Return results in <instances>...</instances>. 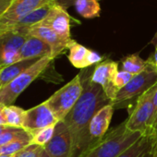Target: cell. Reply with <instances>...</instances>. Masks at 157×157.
I'll return each instance as SVG.
<instances>
[{"label":"cell","instance_id":"e0dca14e","mask_svg":"<svg viewBox=\"0 0 157 157\" xmlns=\"http://www.w3.org/2000/svg\"><path fill=\"white\" fill-rule=\"evenodd\" d=\"M38 59L39 58L18 61L0 68V89L11 82L14 78H16L24 70L29 68L32 65H33Z\"/></svg>","mask_w":157,"mask_h":157},{"label":"cell","instance_id":"1f68e13d","mask_svg":"<svg viewBox=\"0 0 157 157\" xmlns=\"http://www.w3.org/2000/svg\"><path fill=\"white\" fill-rule=\"evenodd\" d=\"M5 107L6 105L0 103V125H6L7 124V120H6V116H5Z\"/></svg>","mask_w":157,"mask_h":157},{"label":"cell","instance_id":"277c9868","mask_svg":"<svg viewBox=\"0 0 157 157\" xmlns=\"http://www.w3.org/2000/svg\"><path fill=\"white\" fill-rule=\"evenodd\" d=\"M157 84V72L147 64L146 68L138 75H135L132 80L121 90L118 91L112 105L115 109L125 108L135 103L139 97L144 94Z\"/></svg>","mask_w":157,"mask_h":157},{"label":"cell","instance_id":"836d02e7","mask_svg":"<svg viewBox=\"0 0 157 157\" xmlns=\"http://www.w3.org/2000/svg\"><path fill=\"white\" fill-rule=\"evenodd\" d=\"M10 126H6V125H0V135H1Z\"/></svg>","mask_w":157,"mask_h":157},{"label":"cell","instance_id":"7c38bea8","mask_svg":"<svg viewBox=\"0 0 157 157\" xmlns=\"http://www.w3.org/2000/svg\"><path fill=\"white\" fill-rule=\"evenodd\" d=\"M71 21H73V19L67 13V10L56 3L47 17L41 23L51 28L64 40L72 42L73 40L71 39L70 34Z\"/></svg>","mask_w":157,"mask_h":157},{"label":"cell","instance_id":"ffe728a7","mask_svg":"<svg viewBox=\"0 0 157 157\" xmlns=\"http://www.w3.org/2000/svg\"><path fill=\"white\" fill-rule=\"evenodd\" d=\"M74 7L78 14L84 19L100 17L101 7L99 0H75Z\"/></svg>","mask_w":157,"mask_h":157},{"label":"cell","instance_id":"d6a6232c","mask_svg":"<svg viewBox=\"0 0 157 157\" xmlns=\"http://www.w3.org/2000/svg\"><path fill=\"white\" fill-rule=\"evenodd\" d=\"M151 156V157H157V135L153 136V142H152Z\"/></svg>","mask_w":157,"mask_h":157},{"label":"cell","instance_id":"7a4b0ae2","mask_svg":"<svg viewBox=\"0 0 157 157\" xmlns=\"http://www.w3.org/2000/svg\"><path fill=\"white\" fill-rule=\"evenodd\" d=\"M140 137V133L129 131L124 120L108 130L103 139L94 143L81 157H117Z\"/></svg>","mask_w":157,"mask_h":157},{"label":"cell","instance_id":"f546056e","mask_svg":"<svg viewBox=\"0 0 157 157\" xmlns=\"http://www.w3.org/2000/svg\"><path fill=\"white\" fill-rule=\"evenodd\" d=\"M15 0H0V18L10 8Z\"/></svg>","mask_w":157,"mask_h":157},{"label":"cell","instance_id":"30bf717a","mask_svg":"<svg viewBox=\"0 0 157 157\" xmlns=\"http://www.w3.org/2000/svg\"><path fill=\"white\" fill-rule=\"evenodd\" d=\"M58 119L44 102L29 110H26L23 129L31 133L33 136L45 128L56 126Z\"/></svg>","mask_w":157,"mask_h":157},{"label":"cell","instance_id":"9a60e30c","mask_svg":"<svg viewBox=\"0 0 157 157\" xmlns=\"http://www.w3.org/2000/svg\"><path fill=\"white\" fill-rule=\"evenodd\" d=\"M44 56L53 57L51 47L37 37L29 36L20 50L19 61L42 58Z\"/></svg>","mask_w":157,"mask_h":157},{"label":"cell","instance_id":"5b68a950","mask_svg":"<svg viewBox=\"0 0 157 157\" xmlns=\"http://www.w3.org/2000/svg\"><path fill=\"white\" fill-rule=\"evenodd\" d=\"M154 87L139 97L132 110L129 111V116L126 119V127L129 131L138 132L141 136H152Z\"/></svg>","mask_w":157,"mask_h":157},{"label":"cell","instance_id":"74e56055","mask_svg":"<svg viewBox=\"0 0 157 157\" xmlns=\"http://www.w3.org/2000/svg\"><path fill=\"white\" fill-rule=\"evenodd\" d=\"M149 157H151V155H150V156H149Z\"/></svg>","mask_w":157,"mask_h":157},{"label":"cell","instance_id":"d4e9b609","mask_svg":"<svg viewBox=\"0 0 157 157\" xmlns=\"http://www.w3.org/2000/svg\"><path fill=\"white\" fill-rule=\"evenodd\" d=\"M55 128L56 126H51L44 129H41L40 131H38L33 136V140L31 143L44 147L53 138L55 133Z\"/></svg>","mask_w":157,"mask_h":157},{"label":"cell","instance_id":"7402d4cb","mask_svg":"<svg viewBox=\"0 0 157 157\" xmlns=\"http://www.w3.org/2000/svg\"><path fill=\"white\" fill-rule=\"evenodd\" d=\"M26 110L16 106V105H8L5 107V116L8 126L14 128H23V123L25 119Z\"/></svg>","mask_w":157,"mask_h":157},{"label":"cell","instance_id":"9c48e42d","mask_svg":"<svg viewBox=\"0 0 157 157\" xmlns=\"http://www.w3.org/2000/svg\"><path fill=\"white\" fill-rule=\"evenodd\" d=\"M117 72L118 62L107 59L95 65L92 75L93 82L100 85L112 102L118 93V90L115 86V77Z\"/></svg>","mask_w":157,"mask_h":157},{"label":"cell","instance_id":"e575fe53","mask_svg":"<svg viewBox=\"0 0 157 157\" xmlns=\"http://www.w3.org/2000/svg\"><path fill=\"white\" fill-rule=\"evenodd\" d=\"M151 44H152L153 45H154V44H157V32H156V33H155L154 37L152 38V40H151Z\"/></svg>","mask_w":157,"mask_h":157},{"label":"cell","instance_id":"ba28073f","mask_svg":"<svg viewBox=\"0 0 157 157\" xmlns=\"http://www.w3.org/2000/svg\"><path fill=\"white\" fill-rule=\"evenodd\" d=\"M56 0H15L6 13L0 18V33L6 32L19 20L35 10Z\"/></svg>","mask_w":157,"mask_h":157},{"label":"cell","instance_id":"52a82bcc","mask_svg":"<svg viewBox=\"0 0 157 157\" xmlns=\"http://www.w3.org/2000/svg\"><path fill=\"white\" fill-rule=\"evenodd\" d=\"M28 34L18 31L0 33V68L19 61V53Z\"/></svg>","mask_w":157,"mask_h":157},{"label":"cell","instance_id":"603a6c76","mask_svg":"<svg viewBox=\"0 0 157 157\" xmlns=\"http://www.w3.org/2000/svg\"><path fill=\"white\" fill-rule=\"evenodd\" d=\"M26 137H33V135L23 128H14V127L10 126L1 135H0V147L7 145L15 140L21 139V138H26Z\"/></svg>","mask_w":157,"mask_h":157},{"label":"cell","instance_id":"d590c367","mask_svg":"<svg viewBox=\"0 0 157 157\" xmlns=\"http://www.w3.org/2000/svg\"><path fill=\"white\" fill-rule=\"evenodd\" d=\"M41 157H49V155H48V154H47V152L45 151L44 148V151H43V152H42V155H41Z\"/></svg>","mask_w":157,"mask_h":157},{"label":"cell","instance_id":"4316f807","mask_svg":"<svg viewBox=\"0 0 157 157\" xmlns=\"http://www.w3.org/2000/svg\"><path fill=\"white\" fill-rule=\"evenodd\" d=\"M134 76L127 71L124 70H118L115 77V86L119 91L122 88H124L131 80Z\"/></svg>","mask_w":157,"mask_h":157},{"label":"cell","instance_id":"2e32d148","mask_svg":"<svg viewBox=\"0 0 157 157\" xmlns=\"http://www.w3.org/2000/svg\"><path fill=\"white\" fill-rule=\"evenodd\" d=\"M55 4L56 3H49L35 10L34 11L29 13L28 15L19 20L17 22H15L8 31H18L28 34L29 29L44 21V20L47 17Z\"/></svg>","mask_w":157,"mask_h":157},{"label":"cell","instance_id":"cb8c5ba5","mask_svg":"<svg viewBox=\"0 0 157 157\" xmlns=\"http://www.w3.org/2000/svg\"><path fill=\"white\" fill-rule=\"evenodd\" d=\"M32 140H33V137H26V138H21V139L15 140L7 145L0 147V153L14 155L20 151H21L23 148L28 146L32 142Z\"/></svg>","mask_w":157,"mask_h":157},{"label":"cell","instance_id":"3957f363","mask_svg":"<svg viewBox=\"0 0 157 157\" xmlns=\"http://www.w3.org/2000/svg\"><path fill=\"white\" fill-rule=\"evenodd\" d=\"M55 60L52 56L39 58L33 65L24 70L8 85L0 89V103L8 105H13L17 98L21 94L36 78H41L45 69Z\"/></svg>","mask_w":157,"mask_h":157},{"label":"cell","instance_id":"f1b7e54d","mask_svg":"<svg viewBox=\"0 0 157 157\" xmlns=\"http://www.w3.org/2000/svg\"><path fill=\"white\" fill-rule=\"evenodd\" d=\"M146 62L157 72V44H154V51L151 54Z\"/></svg>","mask_w":157,"mask_h":157},{"label":"cell","instance_id":"4fadbf2b","mask_svg":"<svg viewBox=\"0 0 157 157\" xmlns=\"http://www.w3.org/2000/svg\"><path fill=\"white\" fill-rule=\"evenodd\" d=\"M28 35L37 37L46 43L52 49V56L54 58L63 54L67 49H68V46L74 41L73 40L72 42H67L64 40L51 28L42 23H39L29 29Z\"/></svg>","mask_w":157,"mask_h":157},{"label":"cell","instance_id":"8d00e7d4","mask_svg":"<svg viewBox=\"0 0 157 157\" xmlns=\"http://www.w3.org/2000/svg\"><path fill=\"white\" fill-rule=\"evenodd\" d=\"M0 157H15L14 155H9V154H0Z\"/></svg>","mask_w":157,"mask_h":157},{"label":"cell","instance_id":"ac0fdd59","mask_svg":"<svg viewBox=\"0 0 157 157\" xmlns=\"http://www.w3.org/2000/svg\"><path fill=\"white\" fill-rule=\"evenodd\" d=\"M153 136H142L117 157H149L151 152Z\"/></svg>","mask_w":157,"mask_h":157},{"label":"cell","instance_id":"8fae6325","mask_svg":"<svg viewBox=\"0 0 157 157\" xmlns=\"http://www.w3.org/2000/svg\"><path fill=\"white\" fill-rule=\"evenodd\" d=\"M44 148L49 157H73L71 135L64 121L57 122L53 138Z\"/></svg>","mask_w":157,"mask_h":157},{"label":"cell","instance_id":"83f0119b","mask_svg":"<svg viewBox=\"0 0 157 157\" xmlns=\"http://www.w3.org/2000/svg\"><path fill=\"white\" fill-rule=\"evenodd\" d=\"M152 103H153V118H152V136L157 135V84L154 87L153 96H152Z\"/></svg>","mask_w":157,"mask_h":157},{"label":"cell","instance_id":"484cf974","mask_svg":"<svg viewBox=\"0 0 157 157\" xmlns=\"http://www.w3.org/2000/svg\"><path fill=\"white\" fill-rule=\"evenodd\" d=\"M44 147L30 143L28 146L23 148L21 151L15 154V157H41Z\"/></svg>","mask_w":157,"mask_h":157},{"label":"cell","instance_id":"8992f818","mask_svg":"<svg viewBox=\"0 0 157 157\" xmlns=\"http://www.w3.org/2000/svg\"><path fill=\"white\" fill-rule=\"evenodd\" d=\"M83 88L80 75L56 91L44 103L55 114L58 121H63L82 96Z\"/></svg>","mask_w":157,"mask_h":157},{"label":"cell","instance_id":"44dd1931","mask_svg":"<svg viewBox=\"0 0 157 157\" xmlns=\"http://www.w3.org/2000/svg\"><path fill=\"white\" fill-rule=\"evenodd\" d=\"M121 63H122V70L127 71L132 74L133 76L140 74L147 67L146 60H143L139 56V54H132L125 56L122 59Z\"/></svg>","mask_w":157,"mask_h":157},{"label":"cell","instance_id":"4dcf8cb0","mask_svg":"<svg viewBox=\"0 0 157 157\" xmlns=\"http://www.w3.org/2000/svg\"><path fill=\"white\" fill-rule=\"evenodd\" d=\"M57 5H59L60 7H62L65 10H67L69 7L74 6L75 0H56V2Z\"/></svg>","mask_w":157,"mask_h":157},{"label":"cell","instance_id":"d6986e66","mask_svg":"<svg viewBox=\"0 0 157 157\" xmlns=\"http://www.w3.org/2000/svg\"><path fill=\"white\" fill-rule=\"evenodd\" d=\"M68 60L77 68L84 69L88 67L87 65V57L90 49L85 47L84 45L73 41L68 46Z\"/></svg>","mask_w":157,"mask_h":157},{"label":"cell","instance_id":"5bb4252c","mask_svg":"<svg viewBox=\"0 0 157 157\" xmlns=\"http://www.w3.org/2000/svg\"><path fill=\"white\" fill-rule=\"evenodd\" d=\"M115 108L111 105H107L101 108L93 117L89 127V134L93 143L99 141L107 133Z\"/></svg>","mask_w":157,"mask_h":157},{"label":"cell","instance_id":"f35d334b","mask_svg":"<svg viewBox=\"0 0 157 157\" xmlns=\"http://www.w3.org/2000/svg\"><path fill=\"white\" fill-rule=\"evenodd\" d=\"M0 154H1V153H0Z\"/></svg>","mask_w":157,"mask_h":157},{"label":"cell","instance_id":"6da1fadb","mask_svg":"<svg viewBox=\"0 0 157 157\" xmlns=\"http://www.w3.org/2000/svg\"><path fill=\"white\" fill-rule=\"evenodd\" d=\"M94 67L82 69L78 73L82 84V96L63 120L72 139L73 157H81L94 143L89 134V127L94 116L104 106L111 105L103 88L93 82Z\"/></svg>","mask_w":157,"mask_h":157}]
</instances>
